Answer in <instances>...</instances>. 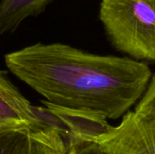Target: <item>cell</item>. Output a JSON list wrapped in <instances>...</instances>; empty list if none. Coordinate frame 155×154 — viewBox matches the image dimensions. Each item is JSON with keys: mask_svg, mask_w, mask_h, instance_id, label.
<instances>
[{"mask_svg": "<svg viewBox=\"0 0 155 154\" xmlns=\"http://www.w3.org/2000/svg\"><path fill=\"white\" fill-rule=\"evenodd\" d=\"M8 70L46 102L119 119L136 104L152 77L131 57L90 54L68 44H35L5 55Z\"/></svg>", "mask_w": 155, "mask_h": 154, "instance_id": "6da1fadb", "label": "cell"}, {"mask_svg": "<svg viewBox=\"0 0 155 154\" xmlns=\"http://www.w3.org/2000/svg\"><path fill=\"white\" fill-rule=\"evenodd\" d=\"M99 18L117 50L154 62L155 0H101Z\"/></svg>", "mask_w": 155, "mask_h": 154, "instance_id": "7a4b0ae2", "label": "cell"}, {"mask_svg": "<svg viewBox=\"0 0 155 154\" xmlns=\"http://www.w3.org/2000/svg\"><path fill=\"white\" fill-rule=\"evenodd\" d=\"M98 138L110 154H155V116L129 111L119 125Z\"/></svg>", "mask_w": 155, "mask_h": 154, "instance_id": "3957f363", "label": "cell"}, {"mask_svg": "<svg viewBox=\"0 0 155 154\" xmlns=\"http://www.w3.org/2000/svg\"><path fill=\"white\" fill-rule=\"evenodd\" d=\"M54 124L48 109L35 107L9 79L7 73L0 71V131L13 128L35 130Z\"/></svg>", "mask_w": 155, "mask_h": 154, "instance_id": "277c9868", "label": "cell"}, {"mask_svg": "<svg viewBox=\"0 0 155 154\" xmlns=\"http://www.w3.org/2000/svg\"><path fill=\"white\" fill-rule=\"evenodd\" d=\"M42 103L64 124L66 144L71 140H95L112 127L105 118L96 113L54 105L45 100Z\"/></svg>", "mask_w": 155, "mask_h": 154, "instance_id": "5b68a950", "label": "cell"}, {"mask_svg": "<svg viewBox=\"0 0 155 154\" xmlns=\"http://www.w3.org/2000/svg\"><path fill=\"white\" fill-rule=\"evenodd\" d=\"M54 0H2L0 3V34L15 32L22 22L37 16Z\"/></svg>", "mask_w": 155, "mask_h": 154, "instance_id": "8992f818", "label": "cell"}, {"mask_svg": "<svg viewBox=\"0 0 155 154\" xmlns=\"http://www.w3.org/2000/svg\"><path fill=\"white\" fill-rule=\"evenodd\" d=\"M30 154H67V144L59 128L48 124L33 130Z\"/></svg>", "mask_w": 155, "mask_h": 154, "instance_id": "52a82bcc", "label": "cell"}, {"mask_svg": "<svg viewBox=\"0 0 155 154\" xmlns=\"http://www.w3.org/2000/svg\"><path fill=\"white\" fill-rule=\"evenodd\" d=\"M29 128H13L0 131V154H30Z\"/></svg>", "mask_w": 155, "mask_h": 154, "instance_id": "ba28073f", "label": "cell"}, {"mask_svg": "<svg viewBox=\"0 0 155 154\" xmlns=\"http://www.w3.org/2000/svg\"><path fill=\"white\" fill-rule=\"evenodd\" d=\"M67 154H110L99 138L95 140H71L67 143Z\"/></svg>", "mask_w": 155, "mask_h": 154, "instance_id": "9c48e42d", "label": "cell"}, {"mask_svg": "<svg viewBox=\"0 0 155 154\" xmlns=\"http://www.w3.org/2000/svg\"><path fill=\"white\" fill-rule=\"evenodd\" d=\"M134 112L143 116H155V75L151 77L144 93L136 103Z\"/></svg>", "mask_w": 155, "mask_h": 154, "instance_id": "30bf717a", "label": "cell"}]
</instances>
